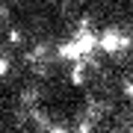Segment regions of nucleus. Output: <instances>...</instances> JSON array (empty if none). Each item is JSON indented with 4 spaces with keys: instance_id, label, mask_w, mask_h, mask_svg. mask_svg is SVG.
<instances>
[{
    "instance_id": "nucleus-1",
    "label": "nucleus",
    "mask_w": 133,
    "mask_h": 133,
    "mask_svg": "<svg viewBox=\"0 0 133 133\" xmlns=\"http://www.w3.org/2000/svg\"><path fill=\"white\" fill-rule=\"evenodd\" d=\"M98 44H101L107 53H115V50H124V48H127V38H124L121 33H115V30H107V33L101 36Z\"/></svg>"
},
{
    "instance_id": "nucleus-2",
    "label": "nucleus",
    "mask_w": 133,
    "mask_h": 133,
    "mask_svg": "<svg viewBox=\"0 0 133 133\" xmlns=\"http://www.w3.org/2000/svg\"><path fill=\"white\" fill-rule=\"evenodd\" d=\"M9 42L12 44H21V33H18V30H9Z\"/></svg>"
},
{
    "instance_id": "nucleus-3",
    "label": "nucleus",
    "mask_w": 133,
    "mask_h": 133,
    "mask_svg": "<svg viewBox=\"0 0 133 133\" xmlns=\"http://www.w3.org/2000/svg\"><path fill=\"white\" fill-rule=\"evenodd\" d=\"M6 71H9V59H3V56H0V74H6Z\"/></svg>"
},
{
    "instance_id": "nucleus-4",
    "label": "nucleus",
    "mask_w": 133,
    "mask_h": 133,
    "mask_svg": "<svg viewBox=\"0 0 133 133\" xmlns=\"http://www.w3.org/2000/svg\"><path fill=\"white\" fill-rule=\"evenodd\" d=\"M124 89H127V98L133 101V83H124Z\"/></svg>"
},
{
    "instance_id": "nucleus-5",
    "label": "nucleus",
    "mask_w": 133,
    "mask_h": 133,
    "mask_svg": "<svg viewBox=\"0 0 133 133\" xmlns=\"http://www.w3.org/2000/svg\"><path fill=\"white\" fill-rule=\"evenodd\" d=\"M50 133H68V130H62V127H50Z\"/></svg>"
}]
</instances>
